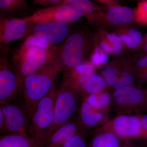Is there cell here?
I'll return each instance as SVG.
<instances>
[{
    "label": "cell",
    "instance_id": "obj_1",
    "mask_svg": "<svg viewBox=\"0 0 147 147\" xmlns=\"http://www.w3.org/2000/svg\"><path fill=\"white\" fill-rule=\"evenodd\" d=\"M59 46H50L34 37L28 36L11 58L12 67L22 82L53 57Z\"/></svg>",
    "mask_w": 147,
    "mask_h": 147
},
{
    "label": "cell",
    "instance_id": "obj_2",
    "mask_svg": "<svg viewBox=\"0 0 147 147\" xmlns=\"http://www.w3.org/2000/svg\"><path fill=\"white\" fill-rule=\"evenodd\" d=\"M55 55L22 82L23 96L29 118L40 100L56 85L58 75L62 72Z\"/></svg>",
    "mask_w": 147,
    "mask_h": 147
},
{
    "label": "cell",
    "instance_id": "obj_3",
    "mask_svg": "<svg viewBox=\"0 0 147 147\" xmlns=\"http://www.w3.org/2000/svg\"><path fill=\"white\" fill-rule=\"evenodd\" d=\"M58 88L56 85L37 104L29 119L28 134L42 146L54 121V108Z\"/></svg>",
    "mask_w": 147,
    "mask_h": 147
},
{
    "label": "cell",
    "instance_id": "obj_4",
    "mask_svg": "<svg viewBox=\"0 0 147 147\" xmlns=\"http://www.w3.org/2000/svg\"><path fill=\"white\" fill-rule=\"evenodd\" d=\"M76 88L66 77L63 76L55 100L54 121L47 139L57 129L71 121L77 109Z\"/></svg>",
    "mask_w": 147,
    "mask_h": 147
},
{
    "label": "cell",
    "instance_id": "obj_5",
    "mask_svg": "<svg viewBox=\"0 0 147 147\" xmlns=\"http://www.w3.org/2000/svg\"><path fill=\"white\" fill-rule=\"evenodd\" d=\"M7 46H1L0 102L18 101L22 94V84L9 60Z\"/></svg>",
    "mask_w": 147,
    "mask_h": 147
},
{
    "label": "cell",
    "instance_id": "obj_6",
    "mask_svg": "<svg viewBox=\"0 0 147 147\" xmlns=\"http://www.w3.org/2000/svg\"><path fill=\"white\" fill-rule=\"evenodd\" d=\"M83 16L84 13L78 7L68 4H62L41 9L23 18L32 25L45 22L69 24L78 21Z\"/></svg>",
    "mask_w": 147,
    "mask_h": 147
},
{
    "label": "cell",
    "instance_id": "obj_7",
    "mask_svg": "<svg viewBox=\"0 0 147 147\" xmlns=\"http://www.w3.org/2000/svg\"><path fill=\"white\" fill-rule=\"evenodd\" d=\"M85 48V38L82 34L75 33L67 37L55 55L62 71L74 69L82 63Z\"/></svg>",
    "mask_w": 147,
    "mask_h": 147
},
{
    "label": "cell",
    "instance_id": "obj_8",
    "mask_svg": "<svg viewBox=\"0 0 147 147\" xmlns=\"http://www.w3.org/2000/svg\"><path fill=\"white\" fill-rule=\"evenodd\" d=\"M18 101L0 102V109L2 110L6 121L5 134H28V114L25 102Z\"/></svg>",
    "mask_w": 147,
    "mask_h": 147
},
{
    "label": "cell",
    "instance_id": "obj_9",
    "mask_svg": "<svg viewBox=\"0 0 147 147\" xmlns=\"http://www.w3.org/2000/svg\"><path fill=\"white\" fill-rule=\"evenodd\" d=\"M68 24L56 22H45L33 25L31 33L33 36L50 46H57L63 42L68 36Z\"/></svg>",
    "mask_w": 147,
    "mask_h": 147
},
{
    "label": "cell",
    "instance_id": "obj_10",
    "mask_svg": "<svg viewBox=\"0 0 147 147\" xmlns=\"http://www.w3.org/2000/svg\"><path fill=\"white\" fill-rule=\"evenodd\" d=\"M33 25L24 20L1 14L0 45L7 46L11 42L24 37L31 31Z\"/></svg>",
    "mask_w": 147,
    "mask_h": 147
},
{
    "label": "cell",
    "instance_id": "obj_11",
    "mask_svg": "<svg viewBox=\"0 0 147 147\" xmlns=\"http://www.w3.org/2000/svg\"><path fill=\"white\" fill-rule=\"evenodd\" d=\"M142 128L141 121L134 116H120L114 122V134L120 138L137 137L141 134Z\"/></svg>",
    "mask_w": 147,
    "mask_h": 147
},
{
    "label": "cell",
    "instance_id": "obj_12",
    "mask_svg": "<svg viewBox=\"0 0 147 147\" xmlns=\"http://www.w3.org/2000/svg\"><path fill=\"white\" fill-rule=\"evenodd\" d=\"M79 130L77 124L70 121L51 134L43 143L42 147H63Z\"/></svg>",
    "mask_w": 147,
    "mask_h": 147
},
{
    "label": "cell",
    "instance_id": "obj_13",
    "mask_svg": "<svg viewBox=\"0 0 147 147\" xmlns=\"http://www.w3.org/2000/svg\"><path fill=\"white\" fill-rule=\"evenodd\" d=\"M0 147H42L29 134L7 133L0 137Z\"/></svg>",
    "mask_w": 147,
    "mask_h": 147
},
{
    "label": "cell",
    "instance_id": "obj_14",
    "mask_svg": "<svg viewBox=\"0 0 147 147\" xmlns=\"http://www.w3.org/2000/svg\"><path fill=\"white\" fill-rule=\"evenodd\" d=\"M114 96L116 101L122 105L139 104L144 97L141 90L130 86L117 90Z\"/></svg>",
    "mask_w": 147,
    "mask_h": 147
},
{
    "label": "cell",
    "instance_id": "obj_15",
    "mask_svg": "<svg viewBox=\"0 0 147 147\" xmlns=\"http://www.w3.org/2000/svg\"><path fill=\"white\" fill-rule=\"evenodd\" d=\"M107 16L109 21L115 25L127 24L134 18L133 11L127 7L115 5L109 7Z\"/></svg>",
    "mask_w": 147,
    "mask_h": 147
},
{
    "label": "cell",
    "instance_id": "obj_16",
    "mask_svg": "<svg viewBox=\"0 0 147 147\" xmlns=\"http://www.w3.org/2000/svg\"><path fill=\"white\" fill-rule=\"evenodd\" d=\"M28 9L27 0H0L1 14L11 16L24 13Z\"/></svg>",
    "mask_w": 147,
    "mask_h": 147
},
{
    "label": "cell",
    "instance_id": "obj_17",
    "mask_svg": "<svg viewBox=\"0 0 147 147\" xmlns=\"http://www.w3.org/2000/svg\"><path fill=\"white\" fill-rule=\"evenodd\" d=\"M88 147H121L119 138L113 132H106L93 137Z\"/></svg>",
    "mask_w": 147,
    "mask_h": 147
},
{
    "label": "cell",
    "instance_id": "obj_18",
    "mask_svg": "<svg viewBox=\"0 0 147 147\" xmlns=\"http://www.w3.org/2000/svg\"><path fill=\"white\" fill-rule=\"evenodd\" d=\"M93 108V107L87 101L82 103L80 108V116L82 123L88 127L94 126L98 121L103 118L102 114L95 113Z\"/></svg>",
    "mask_w": 147,
    "mask_h": 147
},
{
    "label": "cell",
    "instance_id": "obj_19",
    "mask_svg": "<svg viewBox=\"0 0 147 147\" xmlns=\"http://www.w3.org/2000/svg\"><path fill=\"white\" fill-rule=\"evenodd\" d=\"M63 4H68L82 10L84 16L89 21L94 18L99 8L90 0H64Z\"/></svg>",
    "mask_w": 147,
    "mask_h": 147
},
{
    "label": "cell",
    "instance_id": "obj_20",
    "mask_svg": "<svg viewBox=\"0 0 147 147\" xmlns=\"http://www.w3.org/2000/svg\"><path fill=\"white\" fill-rule=\"evenodd\" d=\"M107 84L103 77L93 74L82 85V88L90 96L96 94L102 91Z\"/></svg>",
    "mask_w": 147,
    "mask_h": 147
},
{
    "label": "cell",
    "instance_id": "obj_21",
    "mask_svg": "<svg viewBox=\"0 0 147 147\" xmlns=\"http://www.w3.org/2000/svg\"><path fill=\"white\" fill-rule=\"evenodd\" d=\"M110 95L107 93L90 95L87 98L88 101L93 108L99 109L106 106L110 103Z\"/></svg>",
    "mask_w": 147,
    "mask_h": 147
},
{
    "label": "cell",
    "instance_id": "obj_22",
    "mask_svg": "<svg viewBox=\"0 0 147 147\" xmlns=\"http://www.w3.org/2000/svg\"><path fill=\"white\" fill-rule=\"evenodd\" d=\"M102 74L107 84L111 86H114L120 74L118 70L113 66L105 67L102 70Z\"/></svg>",
    "mask_w": 147,
    "mask_h": 147
},
{
    "label": "cell",
    "instance_id": "obj_23",
    "mask_svg": "<svg viewBox=\"0 0 147 147\" xmlns=\"http://www.w3.org/2000/svg\"><path fill=\"white\" fill-rule=\"evenodd\" d=\"M63 147H88L85 134L79 130Z\"/></svg>",
    "mask_w": 147,
    "mask_h": 147
},
{
    "label": "cell",
    "instance_id": "obj_24",
    "mask_svg": "<svg viewBox=\"0 0 147 147\" xmlns=\"http://www.w3.org/2000/svg\"><path fill=\"white\" fill-rule=\"evenodd\" d=\"M133 82V77L130 74L127 72H123L120 73L113 87L116 89L118 90L129 86Z\"/></svg>",
    "mask_w": 147,
    "mask_h": 147
},
{
    "label": "cell",
    "instance_id": "obj_25",
    "mask_svg": "<svg viewBox=\"0 0 147 147\" xmlns=\"http://www.w3.org/2000/svg\"><path fill=\"white\" fill-rule=\"evenodd\" d=\"M109 58L108 55L102 52L99 47H97L92 56V63L96 65L105 64L108 63Z\"/></svg>",
    "mask_w": 147,
    "mask_h": 147
},
{
    "label": "cell",
    "instance_id": "obj_26",
    "mask_svg": "<svg viewBox=\"0 0 147 147\" xmlns=\"http://www.w3.org/2000/svg\"><path fill=\"white\" fill-rule=\"evenodd\" d=\"M34 5L45 7L62 4L64 0H31Z\"/></svg>",
    "mask_w": 147,
    "mask_h": 147
},
{
    "label": "cell",
    "instance_id": "obj_27",
    "mask_svg": "<svg viewBox=\"0 0 147 147\" xmlns=\"http://www.w3.org/2000/svg\"><path fill=\"white\" fill-rule=\"evenodd\" d=\"M100 47L105 53L108 54L117 55L119 54L121 52V50L118 48L105 42H102L100 43Z\"/></svg>",
    "mask_w": 147,
    "mask_h": 147
},
{
    "label": "cell",
    "instance_id": "obj_28",
    "mask_svg": "<svg viewBox=\"0 0 147 147\" xmlns=\"http://www.w3.org/2000/svg\"><path fill=\"white\" fill-rule=\"evenodd\" d=\"M137 14L139 18L147 19V1L140 3L137 9Z\"/></svg>",
    "mask_w": 147,
    "mask_h": 147
},
{
    "label": "cell",
    "instance_id": "obj_29",
    "mask_svg": "<svg viewBox=\"0 0 147 147\" xmlns=\"http://www.w3.org/2000/svg\"><path fill=\"white\" fill-rule=\"evenodd\" d=\"M107 38L112 45L119 50H121L122 46L121 43L122 40L120 37L115 34H109L107 35Z\"/></svg>",
    "mask_w": 147,
    "mask_h": 147
},
{
    "label": "cell",
    "instance_id": "obj_30",
    "mask_svg": "<svg viewBox=\"0 0 147 147\" xmlns=\"http://www.w3.org/2000/svg\"><path fill=\"white\" fill-rule=\"evenodd\" d=\"M120 38L122 41H123L129 47L135 48L138 47L139 45L129 35H123L121 36Z\"/></svg>",
    "mask_w": 147,
    "mask_h": 147
},
{
    "label": "cell",
    "instance_id": "obj_31",
    "mask_svg": "<svg viewBox=\"0 0 147 147\" xmlns=\"http://www.w3.org/2000/svg\"><path fill=\"white\" fill-rule=\"evenodd\" d=\"M128 35L139 45L141 44L143 40V36L140 32L135 29H131L129 32Z\"/></svg>",
    "mask_w": 147,
    "mask_h": 147
},
{
    "label": "cell",
    "instance_id": "obj_32",
    "mask_svg": "<svg viewBox=\"0 0 147 147\" xmlns=\"http://www.w3.org/2000/svg\"><path fill=\"white\" fill-rule=\"evenodd\" d=\"M6 121L2 110L0 109V132L2 134H5Z\"/></svg>",
    "mask_w": 147,
    "mask_h": 147
},
{
    "label": "cell",
    "instance_id": "obj_33",
    "mask_svg": "<svg viewBox=\"0 0 147 147\" xmlns=\"http://www.w3.org/2000/svg\"><path fill=\"white\" fill-rule=\"evenodd\" d=\"M96 1H99L100 2L105 4L108 7L118 5L117 0H96Z\"/></svg>",
    "mask_w": 147,
    "mask_h": 147
},
{
    "label": "cell",
    "instance_id": "obj_34",
    "mask_svg": "<svg viewBox=\"0 0 147 147\" xmlns=\"http://www.w3.org/2000/svg\"><path fill=\"white\" fill-rule=\"evenodd\" d=\"M138 65L141 67L146 68L147 67V55L139 61L138 63Z\"/></svg>",
    "mask_w": 147,
    "mask_h": 147
},
{
    "label": "cell",
    "instance_id": "obj_35",
    "mask_svg": "<svg viewBox=\"0 0 147 147\" xmlns=\"http://www.w3.org/2000/svg\"><path fill=\"white\" fill-rule=\"evenodd\" d=\"M141 124L143 128L147 132V115H146L142 118Z\"/></svg>",
    "mask_w": 147,
    "mask_h": 147
},
{
    "label": "cell",
    "instance_id": "obj_36",
    "mask_svg": "<svg viewBox=\"0 0 147 147\" xmlns=\"http://www.w3.org/2000/svg\"><path fill=\"white\" fill-rule=\"evenodd\" d=\"M146 46H145V49H146V52L147 53V34L146 35Z\"/></svg>",
    "mask_w": 147,
    "mask_h": 147
},
{
    "label": "cell",
    "instance_id": "obj_37",
    "mask_svg": "<svg viewBox=\"0 0 147 147\" xmlns=\"http://www.w3.org/2000/svg\"><path fill=\"white\" fill-rule=\"evenodd\" d=\"M146 78L147 79V71L146 73Z\"/></svg>",
    "mask_w": 147,
    "mask_h": 147
},
{
    "label": "cell",
    "instance_id": "obj_38",
    "mask_svg": "<svg viewBox=\"0 0 147 147\" xmlns=\"http://www.w3.org/2000/svg\"><path fill=\"white\" fill-rule=\"evenodd\" d=\"M129 147V146H125V147Z\"/></svg>",
    "mask_w": 147,
    "mask_h": 147
}]
</instances>
